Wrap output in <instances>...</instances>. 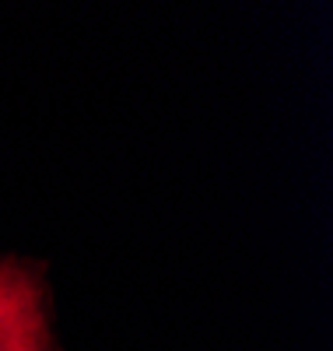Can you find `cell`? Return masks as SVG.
Here are the masks:
<instances>
[{"label":"cell","mask_w":333,"mask_h":351,"mask_svg":"<svg viewBox=\"0 0 333 351\" xmlns=\"http://www.w3.org/2000/svg\"><path fill=\"white\" fill-rule=\"evenodd\" d=\"M0 351H49L39 278L18 260H0Z\"/></svg>","instance_id":"6da1fadb"}]
</instances>
